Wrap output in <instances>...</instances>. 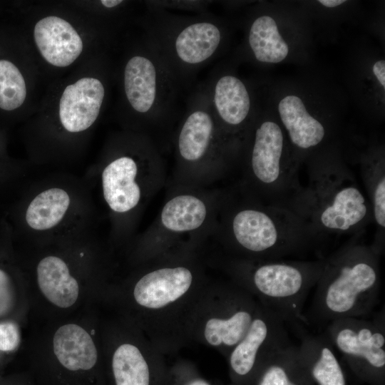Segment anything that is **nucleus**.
Wrapping results in <instances>:
<instances>
[{
    "instance_id": "f257e3e1",
    "label": "nucleus",
    "mask_w": 385,
    "mask_h": 385,
    "mask_svg": "<svg viewBox=\"0 0 385 385\" xmlns=\"http://www.w3.org/2000/svg\"><path fill=\"white\" fill-rule=\"evenodd\" d=\"M308 184L288 206L319 243L332 235H361L372 220L369 202L337 143L307 162Z\"/></svg>"
},
{
    "instance_id": "f03ea898",
    "label": "nucleus",
    "mask_w": 385,
    "mask_h": 385,
    "mask_svg": "<svg viewBox=\"0 0 385 385\" xmlns=\"http://www.w3.org/2000/svg\"><path fill=\"white\" fill-rule=\"evenodd\" d=\"M359 237L325 258L309 309L304 314L307 326L323 329L339 319L365 318L379 302L382 252Z\"/></svg>"
},
{
    "instance_id": "7ed1b4c3",
    "label": "nucleus",
    "mask_w": 385,
    "mask_h": 385,
    "mask_svg": "<svg viewBox=\"0 0 385 385\" xmlns=\"http://www.w3.org/2000/svg\"><path fill=\"white\" fill-rule=\"evenodd\" d=\"M146 40L182 89L225 48L227 22L208 12L180 15L150 7Z\"/></svg>"
},
{
    "instance_id": "20e7f679",
    "label": "nucleus",
    "mask_w": 385,
    "mask_h": 385,
    "mask_svg": "<svg viewBox=\"0 0 385 385\" xmlns=\"http://www.w3.org/2000/svg\"><path fill=\"white\" fill-rule=\"evenodd\" d=\"M325 258L232 260L229 270L237 286L294 330L307 326L303 309L324 267Z\"/></svg>"
},
{
    "instance_id": "39448f33",
    "label": "nucleus",
    "mask_w": 385,
    "mask_h": 385,
    "mask_svg": "<svg viewBox=\"0 0 385 385\" xmlns=\"http://www.w3.org/2000/svg\"><path fill=\"white\" fill-rule=\"evenodd\" d=\"M241 153L248 182L257 197L264 203L287 208L302 188L300 165L271 108H258Z\"/></svg>"
},
{
    "instance_id": "423d86ee",
    "label": "nucleus",
    "mask_w": 385,
    "mask_h": 385,
    "mask_svg": "<svg viewBox=\"0 0 385 385\" xmlns=\"http://www.w3.org/2000/svg\"><path fill=\"white\" fill-rule=\"evenodd\" d=\"M231 246L241 259L281 260L298 255L317 244L304 222L287 207L265 204L232 213Z\"/></svg>"
},
{
    "instance_id": "0eeeda50",
    "label": "nucleus",
    "mask_w": 385,
    "mask_h": 385,
    "mask_svg": "<svg viewBox=\"0 0 385 385\" xmlns=\"http://www.w3.org/2000/svg\"><path fill=\"white\" fill-rule=\"evenodd\" d=\"M306 15L283 6L261 2L247 15L243 55L262 66L297 59L308 46Z\"/></svg>"
},
{
    "instance_id": "6e6552de",
    "label": "nucleus",
    "mask_w": 385,
    "mask_h": 385,
    "mask_svg": "<svg viewBox=\"0 0 385 385\" xmlns=\"http://www.w3.org/2000/svg\"><path fill=\"white\" fill-rule=\"evenodd\" d=\"M123 84L128 106L145 125H165L176 115L183 89L147 40L127 60Z\"/></svg>"
},
{
    "instance_id": "1a4fd4ad",
    "label": "nucleus",
    "mask_w": 385,
    "mask_h": 385,
    "mask_svg": "<svg viewBox=\"0 0 385 385\" xmlns=\"http://www.w3.org/2000/svg\"><path fill=\"white\" fill-rule=\"evenodd\" d=\"M307 92L288 86L277 91L273 111L288 139L294 157L301 165L332 140L334 124L329 115Z\"/></svg>"
},
{
    "instance_id": "9d476101",
    "label": "nucleus",
    "mask_w": 385,
    "mask_h": 385,
    "mask_svg": "<svg viewBox=\"0 0 385 385\" xmlns=\"http://www.w3.org/2000/svg\"><path fill=\"white\" fill-rule=\"evenodd\" d=\"M175 148L179 160L190 165L207 161L222 164L239 155L217 125L203 83L187 98Z\"/></svg>"
},
{
    "instance_id": "9b49d317",
    "label": "nucleus",
    "mask_w": 385,
    "mask_h": 385,
    "mask_svg": "<svg viewBox=\"0 0 385 385\" xmlns=\"http://www.w3.org/2000/svg\"><path fill=\"white\" fill-rule=\"evenodd\" d=\"M203 85L220 129L241 154L259 108L252 88L227 66L216 68Z\"/></svg>"
},
{
    "instance_id": "f8f14e48",
    "label": "nucleus",
    "mask_w": 385,
    "mask_h": 385,
    "mask_svg": "<svg viewBox=\"0 0 385 385\" xmlns=\"http://www.w3.org/2000/svg\"><path fill=\"white\" fill-rule=\"evenodd\" d=\"M384 314L373 319L346 317L324 330L331 343L359 374H382L385 366Z\"/></svg>"
},
{
    "instance_id": "ddd939ff",
    "label": "nucleus",
    "mask_w": 385,
    "mask_h": 385,
    "mask_svg": "<svg viewBox=\"0 0 385 385\" xmlns=\"http://www.w3.org/2000/svg\"><path fill=\"white\" fill-rule=\"evenodd\" d=\"M216 296L202 337L209 345L229 354L247 332L261 305L237 284L221 288Z\"/></svg>"
},
{
    "instance_id": "4468645a",
    "label": "nucleus",
    "mask_w": 385,
    "mask_h": 385,
    "mask_svg": "<svg viewBox=\"0 0 385 385\" xmlns=\"http://www.w3.org/2000/svg\"><path fill=\"white\" fill-rule=\"evenodd\" d=\"M292 344L285 322L261 305L244 337L228 354L233 373L247 376L262 368L279 350Z\"/></svg>"
},
{
    "instance_id": "2eb2a0df",
    "label": "nucleus",
    "mask_w": 385,
    "mask_h": 385,
    "mask_svg": "<svg viewBox=\"0 0 385 385\" xmlns=\"http://www.w3.org/2000/svg\"><path fill=\"white\" fill-rule=\"evenodd\" d=\"M193 283V273L187 267H160L144 274L135 282L132 297L140 309L158 313L183 300Z\"/></svg>"
},
{
    "instance_id": "dca6fc26",
    "label": "nucleus",
    "mask_w": 385,
    "mask_h": 385,
    "mask_svg": "<svg viewBox=\"0 0 385 385\" xmlns=\"http://www.w3.org/2000/svg\"><path fill=\"white\" fill-rule=\"evenodd\" d=\"M105 95L103 83L96 78H82L66 86L59 102L63 128L74 133L90 128L98 117Z\"/></svg>"
},
{
    "instance_id": "f3484780",
    "label": "nucleus",
    "mask_w": 385,
    "mask_h": 385,
    "mask_svg": "<svg viewBox=\"0 0 385 385\" xmlns=\"http://www.w3.org/2000/svg\"><path fill=\"white\" fill-rule=\"evenodd\" d=\"M76 198L66 186L41 190L23 207L21 218L29 230L53 232L67 223L75 212Z\"/></svg>"
},
{
    "instance_id": "a211bd4d",
    "label": "nucleus",
    "mask_w": 385,
    "mask_h": 385,
    "mask_svg": "<svg viewBox=\"0 0 385 385\" xmlns=\"http://www.w3.org/2000/svg\"><path fill=\"white\" fill-rule=\"evenodd\" d=\"M139 164L133 156L113 159L103 169L101 181L103 199L115 214H125L140 202L141 190L137 182Z\"/></svg>"
},
{
    "instance_id": "6ab92c4d",
    "label": "nucleus",
    "mask_w": 385,
    "mask_h": 385,
    "mask_svg": "<svg viewBox=\"0 0 385 385\" xmlns=\"http://www.w3.org/2000/svg\"><path fill=\"white\" fill-rule=\"evenodd\" d=\"M34 39L43 58L58 67L71 65L83 50V42L75 29L66 20L49 16L34 27Z\"/></svg>"
},
{
    "instance_id": "aec40b11",
    "label": "nucleus",
    "mask_w": 385,
    "mask_h": 385,
    "mask_svg": "<svg viewBox=\"0 0 385 385\" xmlns=\"http://www.w3.org/2000/svg\"><path fill=\"white\" fill-rule=\"evenodd\" d=\"M384 147L370 145L359 157L361 175L369 202L376 234L373 245L382 252L385 230Z\"/></svg>"
},
{
    "instance_id": "412c9836",
    "label": "nucleus",
    "mask_w": 385,
    "mask_h": 385,
    "mask_svg": "<svg viewBox=\"0 0 385 385\" xmlns=\"http://www.w3.org/2000/svg\"><path fill=\"white\" fill-rule=\"evenodd\" d=\"M299 339V351L304 366L319 385H346L334 347L322 332L314 334L304 327L295 331Z\"/></svg>"
},
{
    "instance_id": "4be33fe9",
    "label": "nucleus",
    "mask_w": 385,
    "mask_h": 385,
    "mask_svg": "<svg viewBox=\"0 0 385 385\" xmlns=\"http://www.w3.org/2000/svg\"><path fill=\"white\" fill-rule=\"evenodd\" d=\"M52 344L57 361L68 371L88 372L97 364L98 356L94 340L77 324L61 326L54 333Z\"/></svg>"
},
{
    "instance_id": "5701e85b",
    "label": "nucleus",
    "mask_w": 385,
    "mask_h": 385,
    "mask_svg": "<svg viewBox=\"0 0 385 385\" xmlns=\"http://www.w3.org/2000/svg\"><path fill=\"white\" fill-rule=\"evenodd\" d=\"M38 288L45 298L60 308H68L77 302L80 294L78 279L67 261L56 255L42 257L36 267Z\"/></svg>"
},
{
    "instance_id": "b1692460",
    "label": "nucleus",
    "mask_w": 385,
    "mask_h": 385,
    "mask_svg": "<svg viewBox=\"0 0 385 385\" xmlns=\"http://www.w3.org/2000/svg\"><path fill=\"white\" fill-rule=\"evenodd\" d=\"M354 87L364 106L381 116L385 106V60L381 55L368 54L357 63Z\"/></svg>"
},
{
    "instance_id": "393cba45",
    "label": "nucleus",
    "mask_w": 385,
    "mask_h": 385,
    "mask_svg": "<svg viewBox=\"0 0 385 385\" xmlns=\"http://www.w3.org/2000/svg\"><path fill=\"white\" fill-rule=\"evenodd\" d=\"M307 375L298 346L291 344L265 365L257 385H304Z\"/></svg>"
},
{
    "instance_id": "a878e982",
    "label": "nucleus",
    "mask_w": 385,
    "mask_h": 385,
    "mask_svg": "<svg viewBox=\"0 0 385 385\" xmlns=\"http://www.w3.org/2000/svg\"><path fill=\"white\" fill-rule=\"evenodd\" d=\"M145 354L130 342L116 346L111 358L115 385H150V367Z\"/></svg>"
},
{
    "instance_id": "bb28decb",
    "label": "nucleus",
    "mask_w": 385,
    "mask_h": 385,
    "mask_svg": "<svg viewBox=\"0 0 385 385\" xmlns=\"http://www.w3.org/2000/svg\"><path fill=\"white\" fill-rule=\"evenodd\" d=\"M207 215L205 202L192 195H180L163 206L160 221L165 228L177 232L192 231L200 227Z\"/></svg>"
},
{
    "instance_id": "cd10ccee",
    "label": "nucleus",
    "mask_w": 385,
    "mask_h": 385,
    "mask_svg": "<svg viewBox=\"0 0 385 385\" xmlns=\"http://www.w3.org/2000/svg\"><path fill=\"white\" fill-rule=\"evenodd\" d=\"M26 97V83L20 70L11 61L0 59V109L14 111Z\"/></svg>"
},
{
    "instance_id": "c85d7f7f",
    "label": "nucleus",
    "mask_w": 385,
    "mask_h": 385,
    "mask_svg": "<svg viewBox=\"0 0 385 385\" xmlns=\"http://www.w3.org/2000/svg\"><path fill=\"white\" fill-rule=\"evenodd\" d=\"M14 302V279L9 271L0 265V317L11 311Z\"/></svg>"
},
{
    "instance_id": "c756f323",
    "label": "nucleus",
    "mask_w": 385,
    "mask_h": 385,
    "mask_svg": "<svg viewBox=\"0 0 385 385\" xmlns=\"http://www.w3.org/2000/svg\"><path fill=\"white\" fill-rule=\"evenodd\" d=\"M20 344V332L16 324L6 321L0 322V351H12Z\"/></svg>"
},
{
    "instance_id": "7c9ffc66",
    "label": "nucleus",
    "mask_w": 385,
    "mask_h": 385,
    "mask_svg": "<svg viewBox=\"0 0 385 385\" xmlns=\"http://www.w3.org/2000/svg\"><path fill=\"white\" fill-rule=\"evenodd\" d=\"M210 1H151L150 7L167 10L168 9L190 10L196 14L205 13Z\"/></svg>"
},
{
    "instance_id": "2f4dec72",
    "label": "nucleus",
    "mask_w": 385,
    "mask_h": 385,
    "mask_svg": "<svg viewBox=\"0 0 385 385\" xmlns=\"http://www.w3.org/2000/svg\"><path fill=\"white\" fill-rule=\"evenodd\" d=\"M14 175L13 170L9 166L0 162V187L11 180Z\"/></svg>"
},
{
    "instance_id": "473e14b6",
    "label": "nucleus",
    "mask_w": 385,
    "mask_h": 385,
    "mask_svg": "<svg viewBox=\"0 0 385 385\" xmlns=\"http://www.w3.org/2000/svg\"><path fill=\"white\" fill-rule=\"evenodd\" d=\"M100 2L104 7L111 9L118 6L123 1L121 0H101Z\"/></svg>"
},
{
    "instance_id": "72a5a7b5",
    "label": "nucleus",
    "mask_w": 385,
    "mask_h": 385,
    "mask_svg": "<svg viewBox=\"0 0 385 385\" xmlns=\"http://www.w3.org/2000/svg\"><path fill=\"white\" fill-rule=\"evenodd\" d=\"M187 385H210L207 381L202 379H195L190 381Z\"/></svg>"
}]
</instances>
